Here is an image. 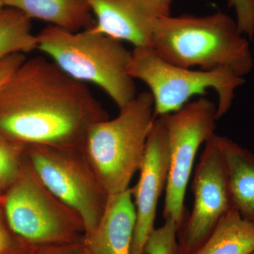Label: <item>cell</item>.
<instances>
[{"label": "cell", "mask_w": 254, "mask_h": 254, "mask_svg": "<svg viewBox=\"0 0 254 254\" xmlns=\"http://www.w3.org/2000/svg\"><path fill=\"white\" fill-rule=\"evenodd\" d=\"M109 119L86 83L50 59H26L0 89V136L24 145L81 150L88 129Z\"/></svg>", "instance_id": "1"}, {"label": "cell", "mask_w": 254, "mask_h": 254, "mask_svg": "<svg viewBox=\"0 0 254 254\" xmlns=\"http://www.w3.org/2000/svg\"><path fill=\"white\" fill-rule=\"evenodd\" d=\"M152 48L167 63L184 68L199 66L204 71L226 68L243 77L254 66L249 41L237 23L222 12L159 18Z\"/></svg>", "instance_id": "2"}, {"label": "cell", "mask_w": 254, "mask_h": 254, "mask_svg": "<svg viewBox=\"0 0 254 254\" xmlns=\"http://www.w3.org/2000/svg\"><path fill=\"white\" fill-rule=\"evenodd\" d=\"M37 38L38 50L71 77L99 86L119 109L136 98L134 79L127 71L131 51L123 42L91 27L71 32L52 25L42 29Z\"/></svg>", "instance_id": "3"}, {"label": "cell", "mask_w": 254, "mask_h": 254, "mask_svg": "<svg viewBox=\"0 0 254 254\" xmlns=\"http://www.w3.org/2000/svg\"><path fill=\"white\" fill-rule=\"evenodd\" d=\"M155 120L153 95L143 92L120 109L117 118L88 129L81 150L108 195L129 188L141 168Z\"/></svg>", "instance_id": "4"}, {"label": "cell", "mask_w": 254, "mask_h": 254, "mask_svg": "<svg viewBox=\"0 0 254 254\" xmlns=\"http://www.w3.org/2000/svg\"><path fill=\"white\" fill-rule=\"evenodd\" d=\"M1 210L10 230L26 246L72 243L84 237L81 217L43 185L26 156L3 195Z\"/></svg>", "instance_id": "5"}, {"label": "cell", "mask_w": 254, "mask_h": 254, "mask_svg": "<svg viewBox=\"0 0 254 254\" xmlns=\"http://www.w3.org/2000/svg\"><path fill=\"white\" fill-rule=\"evenodd\" d=\"M129 76L145 83L154 100L155 118L181 109L196 95L213 89L218 97V120L231 108L235 90L245 83L229 68L192 70L165 62L152 48H134L127 67Z\"/></svg>", "instance_id": "6"}, {"label": "cell", "mask_w": 254, "mask_h": 254, "mask_svg": "<svg viewBox=\"0 0 254 254\" xmlns=\"http://www.w3.org/2000/svg\"><path fill=\"white\" fill-rule=\"evenodd\" d=\"M26 158L43 185L79 215L85 235L93 231L104 214L109 195L81 150L26 145Z\"/></svg>", "instance_id": "7"}, {"label": "cell", "mask_w": 254, "mask_h": 254, "mask_svg": "<svg viewBox=\"0 0 254 254\" xmlns=\"http://www.w3.org/2000/svg\"><path fill=\"white\" fill-rule=\"evenodd\" d=\"M160 118L168 131L170 157L163 218L173 220L180 227L187 215L185 198L195 155L215 133L217 105L200 98Z\"/></svg>", "instance_id": "8"}, {"label": "cell", "mask_w": 254, "mask_h": 254, "mask_svg": "<svg viewBox=\"0 0 254 254\" xmlns=\"http://www.w3.org/2000/svg\"><path fill=\"white\" fill-rule=\"evenodd\" d=\"M194 202L177 232L182 254H195L233 208L220 136L205 143L191 185Z\"/></svg>", "instance_id": "9"}, {"label": "cell", "mask_w": 254, "mask_h": 254, "mask_svg": "<svg viewBox=\"0 0 254 254\" xmlns=\"http://www.w3.org/2000/svg\"><path fill=\"white\" fill-rule=\"evenodd\" d=\"M170 165L168 131L158 117L148 134L139 179L131 188L136 215L131 254H144L145 242L155 228L157 207L166 189Z\"/></svg>", "instance_id": "10"}, {"label": "cell", "mask_w": 254, "mask_h": 254, "mask_svg": "<svg viewBox=\"0 0 254 254\" xmlns=\"http://www.w3.org/2000/svg\"><path fill=\"white\" fill-rule=\"evenodd\" d=\"M95 24L93 31L134 48H152L153 29L164 16L145 0H87Z\"/></svg>", "instance_id": "11"}, {"label": "cell", "mask_w": 254, "mask_h": 254, "mask_svg": "<svg viewBox=\"0 0 254 254\" xmlns=\"http://www.w3.org/2000/svg\"><path fill=\"white\" fill-rule=\"evenodd\" d=\"M136 210L131 188L109 195L101 220L83 237L88 254H131Z\"/></svg>", "instance_id": "12"}, {"label": "cell", "mask_w": 254, "mask_h": 254, "mask_svg": "<svg viewBox=\"0 0 254 254\" xmlns=\"http://www.w3.org/2000/svg\"><path fill=\"white\" fill-rule=\"evenodd\" d=\"M232 204L242 218L254 223V153L220 136Z\"/></svg>", "instance_id": "13"}, {"label": "cell", "mask_w": 254, "mask_h": 254, "mask_svg": "<svg viewBox=\"0 0 254 254\" xmlns=\"http://www.w3.org/2000/svg\"><path fill=\"white\" fill-rule=\"evenodd\" d=\"M4 6L21 11L30 19L42 20L66 31L91 28L95 18L87 0H2Z\"/></svg>", "instance_id": "14"}, {"label": "cell", "mask_w": 254, "mask_h": 254, "mask_svg": "<svg viewBox=\"0 0 254 254\" xmlns=\"http://www.w3.org/2000/svg\"><path fill=\"white\" fill-rule=\"evenodd\" d=\"M254 250V223L233 208L195 254H250Z\"/></svg>", "instance_id": "15"}, {"label": "cell", "mask_w": 254, "mask_h": 254, "mask_svg": "<svg viewBox=\"0 0 254 254\" xmlns=\"http://www.w3.org/2000/svg\"><path fill=\"white\" fill-rule=\"evenodd\" d=\"M36 49L38 38L32 33L31 19L19 10L5 6L0 11V62Z\"/></svg>", "instance_id": "16"}, {"label": "cell", "mask_w": 254, "mask_h": 254, "mask_svg": "<svg viewBox=\"0 0 254 254\" xmlns=\"http://www.w3.org/2000/svg\"><path fill=\"white\" fill-rule=\"evenodd\" d=\"M26 156V145L0 136V192L5 193L17 179Z\"/></svg>", "instance_id": "17"}, {"label": "cell", "mask_w": 254, "mask_h": 254, "mask_svg": "<svg viewBox=\"0 0 254 254\" xmlns=\"http://www.w3.org/2000/svg\"><path fill=\"white\" fill-rule=\"evenodd\" d=\"M178 225L170 219L155 228L145 242L144 254H182L177 239Z\"/></svg>", "instance_id": "18"}, {"label": "cell", "mask_w": 254, "mask_h": 254, "mask_svg": "<svg viewBox=\"0 0 254 254\" xmlns=\"http://www.w3.org/2000/svg\"><path fill=\"white\" fill-rule=\"evenodd\" d=\"M228 5L236 11L237 25L241 33L253 40L254 36V0H228Z\"/></svg>", "instance_id": "19"}, {"label": "cell", "mask_w": 254, "mask_h": 254, "mask_svg": "<svg viewBox=\"0 0 254 254\" xmlns=\"http://www.w3.org/2000/svg\"><path fill=\"white\" fill-rule=\"evenodd\" d=\"M83 240L59 245L28 246L22 254H88Z\"/></svg>", "instance_id": "20"}, {"label": "cell", "mask_w": 254, "mask_h": 254, "mask_svg": "<svg viewBox=\"0 0 254 254\" xmlns=\"http://www.w3.org/2000/svg\"><path fill=\"white\" fill-rule=\"evenodd\" d=\"M26 247L10 230L0 205V254H22Z\"/></svg>", "instance_id": "21"}, {"label": "cell", "mask_w": 254, "mask_h": 254, "mask_svg": "<svg viewBox=\"0 0 254 254\" xmlns=\"http://www.w3.org/2000/svg\"><path fill=\"white\" fill-rule=\"evenodd\" d=\"M26 59L23 53H15L0 62V89Z\"/></svg>", "instance_id": "22"}, {"label": "cell", "mask_w": 254, "mask_h": 254, "mask_svg": "<svg viewBox=\"0 0 254 254\" xmlns=\"http://www.w3.org/2000/svg\"><path fill=\"white\" fill-rule=\"evenodd\" d=\"M164 16H170V9L173 0H145Z\"/></svg>", "instance_id": "23"}, {"label": "cell", "mask_w": 254, "mask_h": 254, "mask_svg": "<svg viewBox=\"0 0 254 254\" xmlns=\"http://www.w3.org/2000/svg\"><path fill=\"white\" fill-rule=\"evenodd\" d=\"M5 7L4 3H3L2 0H0V11H1Z\"/></svg>", "instance_id": "24"}, {"label": "cell", "mask_w": 254, "mask_h": 254, "mask_svg": "<svg viewBox=\"0 0 254 254\" xmlns=\"http://www.w3.org/2000/svg\"><path fill=\"white\" fill-rule=\"evenodd\" d=\"M3 195L4 194L0 192V205H1V201H2Z\"/></svg>", "instance_id": "25"}, {"label": "cell", "mask_w": 254, "mask_h": 254, "mask_svg": "<svg viewBox=\"0 0 254 254\" xmlns=\"http://www.w3.org/2000/svg\"><path fill=\"white\" fill-rule=\"evenodd\" d=\"M250 254H254V250L253 251V252H251Z\"/></svg>", "instance_id": "26"}]
</instances>
